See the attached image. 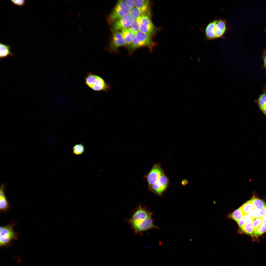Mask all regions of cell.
Masks as SVG:
<instances>
[{"label":"cell","mask_w":266,"mask_h":266,"mask_svg":"<svg viewBox=\"0 0 266 266\" xmlns=\"http://www.w3.org/2000/svg\"><path fill=\"white\" fill-rule=\"evenodd\" d=\"M84 81L86 86L94 91L108 92L110 89V85L102 78L91 71L86 74L84 77Z\"/></svg>","instance_id":"6da1fadb"},{"label":"cell","mask_w":266,"mask_h":266,"mask_svg":"<svg viewBox=\"0 0 266 266\" xmlns=\"http://www.w3.org/2000/svg\"><path fill=\"white\" fill-rule=\"evenodd\" d=\"M154 45L151 36L140 32L136 33L131 44L127 46L129 53H132L136 49L142 47H148L150 51Z\"/></svg>","instance_id":"7a4b0ae2"},{"label":"cell","mask_w":266,"mask_h":266,"mask_svg":"<svg viewBox=\"0 0 266 266\" xmlns=\"http://www.w3.org/2000/svg\"><path fill=\"white\" fill-rule=\"evenodd\" d=\"M16 224V223L14 222L5 226H0V247L8 246L12 241L17 239L18 233L15 232L14 230V227Z\"/></svg>","instance_id":"3957f363"},{"label":"cell","mask_w":266,"mask_h":266,"mask_svg":"<svg viewBox=\"0 0 266 266\" xmlns=\"http://www.w3.org/2000/svg\"><path fill=\"white\" fill-rule=\"evenodd\" d=\"M131 10L124 0L118 1L112 11L108 16L107 19L108 23L111 25L115 21L129 14Z\"/></svg>","instance_id":"277c9868"},{"label":"cell","mask_w":266,"mask_h":266,"mask_svg":"<svg viewBox=\"0 0 266 266\" xmlns=\"http://www.w3.org/2000/svg\"><path fill=\"white\" fill-rule=\"evenodd\" d=\"M152 216H150L143 221L129 223L131 229L133 230L134 233L136 234L142 235L144 232L150 229L159 228L155 226L153 223V219Z\"/></svg>","instance_id":"5b68a950"},{"label":"cell","mask_w":266,"mask_h":266,"mask_svg":"<svg viewBox=\"0 0 266 266\" xmlns=\"http://www.w3.org/2000/svg\"><path fill=\"white\" fill-rule=\"evenodd\" d=\"M153 213L146 206L139 204L133 211L130 218L127 219L128 223L142 221L146 218L152 216Z\"/></svg>","instance_id":"8992f818"},{"label":"cell","mask_w":266,"mask_h":266,"mask_svg":"<svg viewBox=\"0 0 266 266\" xmlns=\"http://www.w3.org/2000/svg\"><path fill=\"white\" fill-rule=\"evenodd\" d=\"M164 174L163 169L159 164L153 165L150 171L144 176L147 180L149 190L160 177Z\"/></svg>","instance_id":"52a82bcc"},{"label":"cell","mask_w":266,"mask_h":266,"mask_svg":"<svg viewBox=\"0 0 266 266\" xmlns=\"http://www.w3.org/2000/svg\"><path fill=\"white\" fill-rule=\"evenodd\" d=\"M156 28L150 15L144 14L141 16L139 31L152 36L155 33Z\"/></svg>","instance_id":"ba28073f"},{"label":"cell","mask_w":266,"mask_h":266,"mask_svg":"<svg viewBox=\"0 0 266 266\" xmlns=\"http://www.w3.org/2000/svg\"><path fill=\"white\" fill-rule=\"evenodd\" d=\"M169 184V179L164 174L160 177L149 190L157 195L161 196L167 189Z\"/></svg>","instance_id":"9c48e42d"},{"label":"cell","mask_w":266,"mask_h":266,"mask_svg":"<svg viewBox=\"0 0 266 266\" xmlns=\"http://www.w3.org/2000/svg\"><path fill=\"white\" fill-rule=\"evenodd\" d=\"M123 36L118 31L113 33L112 37L108 47V50L111 53L116 52L120 47L125 45Z\"/></svg>","instance_id":"30bf717a"},{"label":"cell","mask_w":266,"mask_h":266,"mask_svg":"<svg viewBox=\"0 0 266 266\" xmlns=\"http://www.w3.org/2000/svg\"><path fill=\"white\" fill-rule=\"evenodd\" d=\"M133 21L131 19L129 14H127L111 24L112 31L113 33L119 30L129 28L132 24Z\"/></svg>","instance_id":"8fae6325"},{"label":"cell","mask_w":266,"mask_h":266,"mask_svg":"<svg viewBox=\"0 0 266 266\" xmlns=\"http://www.w3.org/2000/svg\"><path fill=\"white\" fill-rule=\"evenodd\" d=\"M215 27L216 39L224 38L225 34L228 29L227 28V20L220 18L216 19Z\"/></svg>","instance_id":"7c38bea8"},{"label":"cell","mask_w":266,"mask_h":266,"mask_svg":"<svg viewBox=\"0 0 266 266\" xmlns=\"http://www.w3.org/2000/svg\"><path fill=\"white\" fill-rule=\"evenodd\" d=\"M216 20L215 19L210 22L203 30L205 34V39L211 40L216 39L215 27Z\"/></svg>","instance_id":"4fadbf2b"},{"label":"cell","mask_w":266,"mask_h":266,"mask_svg":"<svg viewBox=\"0 0 266 266\" xmlns=\"http://www.w3.org/2000/svg\"><path fill=\"white\" fill-rule=\"evenodd\" d=\"M10 204L7 199L4 191V186L1 185L0 192V210L3 212H7L9 209Z\"/></svg>","instance_id":"5bb4252c"},{"label":"cell","mask_w":266,"mask_h":266,"mask_svg":"<svg viewBox=\"0 0 266 266\" xmlns=\"http://www.w3.org/2000/svg\"><path fill=\"white\" fill-rule=\"evenodd\" d=\"M135 7L140 9L144 14L150 15V1L148 0H134Z\"/></svg>","instance_id":"9a60e30c"},{"label":"cell","mask_w":266,"mask_h":266,"mask_svg":"<svg viewBox=\"0 0 266 266\" xmlns=\"http://www.w3.org/2000/svg\"><path fill=\"white\" fill-rule=\"evenodd\" d=\"M11 47L9 45L0 43V59H2L9 56H13L14 53L11 50Z\"/></svg>","instance_id":"2e32d148"},{"label":"cell","mask_w":266,"mask_h":266,"mask_svg":"<svg viewBox=\"0 0 266 266\" xmlns=\"http://www.w3.org/2000/svg\"><path fill=\"white\" fill-rule=\"evenodd\" d=\"M263 93L255 100V102L260 110L262 112L266 105V86L264 87Z\"/></svg>","instance_id":"e0dca14e"},{"label":"cell","mask_w":266,"mask_h":266,"mask_svg":"<svg viewBox=\"0 0 266 266\" xmlns=\"http://www.w3.org/2000/svg\"><path fill=\"white\" fill-rule=\"evenodd\" d=\"M121 33L123 36L125 44L127 46L129 45L132 42L135 34L131 32L127 28L122 30Z\"/></svg>","instance_id":"ac0fdd59"},{"label":"cell","mask_w":266,"mask_h":266,"mask_svg":"<svg viewBox=\"0 0 266 266\" xmlns=\"http://www.w3.org/2000/svg\"><path fill=\"white\" fill-rule=\"evenodd\" d=\"M240 207L244 215H248L255 209L250 200L245 203Z\"/></svg>","instance_id":"d6986e66"},{"label":"cell","mask_w":266,"mask_h":266,"mask_svg":"<svg viewBox=\"0 0 266 266\" xmlns=\"http://www.w3.org/2000/svg\"><path fill=\"white\" fill-rule=\"evenodd\" d=\"M250 200L255 209H261L266 205V203L264 201L254 196Z\"/></svg>","instance_id":"ffe728a7"},{"label":"cell","mask_w":266,"mask_h":266,"mask_svg":"<svg viewBox=\"0 0 266 266\" xmlns=\"http://www.w3.org/2000/svg\"><path fill=\"white\" fill-rule=\"evenodd\" d=\"M244 216L240 207L236 210L229 215V217L237 223Z\"/></svg>","instance_id":"44dd1931"},{"label":"cell","mask_w":266,"mask_h":266,"mask_svg":"<svg viewBox=\"0 0 266 266\" xmlns=\"http://www.w3.org/2000/svg\"><path fill=\"white\" fill-rule=\"evenodd\" d=\"M141 16L134 20L132 25L128 29L132 32L136 34L139 31Z\"/></svg>","instance_id":"7402d4cb"},{"label":"cell","mask_w":266,"mask_h":266,"mask_svg":"<svg viewBox=\"0 0 266 266\" xmlns=\"http://www.w3.org/2000/svg\"><path fill=\"white\" fill-rule=\"evenodd\" d=\"M85 148L82 144L78 143L75 145L72 148V153L75 155H80L84 152Z\"/></svg>","instance_id":"603a6c76"},{"label":"cell","mask_w":266,"mask_h":266,"mask_svg":"<svg viewBox=\"0 0 266 266\" xmlns=\"http://www.w3.org/2000/svg\"><path fill=\"white\" fill-rule=\"evenodd\" d=\"M244 233L252 236L253 234L254 230L252 223H247L243 226L241 229Z\"/></svg>","instance_id":"cb8c5ba5"},{"label":"cell","mask_w":266,"mask_h":266,"mask_svg":"<svg viewBox=\"0 0 266 266\" xmlns=\"http://www.w3.org/2000/svg\"><path fill=\"white\" fill-rule=\"evenodd\" d=\"M129 14L131 19L134 20L144 14L140 9L135 7L132 9Z\"/></svg>","instance_id":"d4e9b609"},{"label":"cell","mask_w":266,"mask_h":266,"mask_svg":"<svg viewBox=\"0 0 266 266\" xmlns=\"http://www.w3.org/2000/svg\"><path fill=\"white\" fill-rule=\"evenodd\" d=\"M266 232V223L263 222L256 230L254 231L253 234L256 237H258Z\"/></svg>","instance_id":"484cf974"},{"label":"cell","mask_w":266,"mask_h":266,"mask_svg":"<svg viewBox=\"0 0 266 266\" xmlns=\"http://www.w3.org/2000/svg\"><path fill=\"white\" fill-rule=\"evenodd\" d=\"M263 222L262 217H259L254 218L252 222L254 231L257 229Z\"/></svg>","instance_id":"4316f807"},{"label":"cell","mask_w":266,"mask_h":266,"mask_svg":"<svg viewBox=\"0 0 266 266\" xmlns=\"http://www.w3.org/2000/svg\"><path fill=\"white\" fill-rule=\"evenodd\" d=\"M248 215L250 217L253 218L260 217V209H255Z\"/></svg>","instance_id":"83f0119b"},{"label":"cell","mask_w":266,"mask_h":266,"mask_svg":"<svg viewBox=\"0 0 266 266\" xmlns=\"http://www.w3.org/2000/svg\"><path fill=\"white\" fill-rule=\"evenodd\" d=\"M248 216V215H245L237 222L238 226L241 229L243 226L246 223Z\"/></svg>","instance_id":"f1b7e54d"},{"label":"cell","mask_w":266,"mask_h":266,"mask_svg":"<svg viewBox=\"0 0 266 266\" xmlns=\"http://www.w3.org/2000/svg\"><path fill=\"white\" fill-rule=\"evenodd\" d=\"M10 1L14 4L19 6H23L26 3L25 0H11Z\"/></svg>","instance_id":"f546056e"},{"label":"cell","mask_w":266,"mask_h":266,"mask_svg":"<svg viewBox=\"0 0 266 266\" xmlns=\"http://www.w3.org/2000/svg\"><path fill=\"white\" fill-rule=\"evenodd\" d=\"M127 5L132 9L135 6L134 1L133 0H124Z\"/></svg>","instance_id":"4dcf8cb0"},{"label":"cell","mask_w":266,"mask_h":266,"mask_svg":"<svg viewBox=\"0 0 266 266\" xmlns=\"http://www.w3.org/2000/svg\"><path fill=\"white\" fill-rule=\"evenodd\" d=\"M260 217H262L266 214V205L263 208L260 209Z\"/></svg>","instance_id":"1f68e13d"},{"label":"cell","mask_w":266,"mask_h":266,"mask_svg":"<svg viewBox=\"0 0 266 266\" xmlns=\"http://www.w3.org/2000/svg\"><path fill=\"white\" fill-rule=\"evenodd\" d=\"M263 59L264 62V66L266 69V50H265L263 52Z\"/></svg>","instance_id":"d6a6232c"},{"label":"cell","mask_w":266,"mask_h":266,"mask_svg":"<svg viewBox=\"0 0 266 266\" xmlns=\"http://www.w3.org/2000/svg\"><path fill=\"white\" fill-rule=\"evenodd\" d=\"M265 116L266 117V105L262 112Z\"/></svg>","instance_id":"836d02e7"},{"label":"cell","mask_w":266,"mask_h":266,"mask_svg":"<svg viewBox=\"0 0 266 266\" xmlns=\"http://www.w3.org/2000/svg\"><path fill=\"white\" fill-rule=\"evenodd\" d=\"M263 222L266 223V214L262 217Z\"/></svg>","instance_id":"e575fe53"}]
</instances>
